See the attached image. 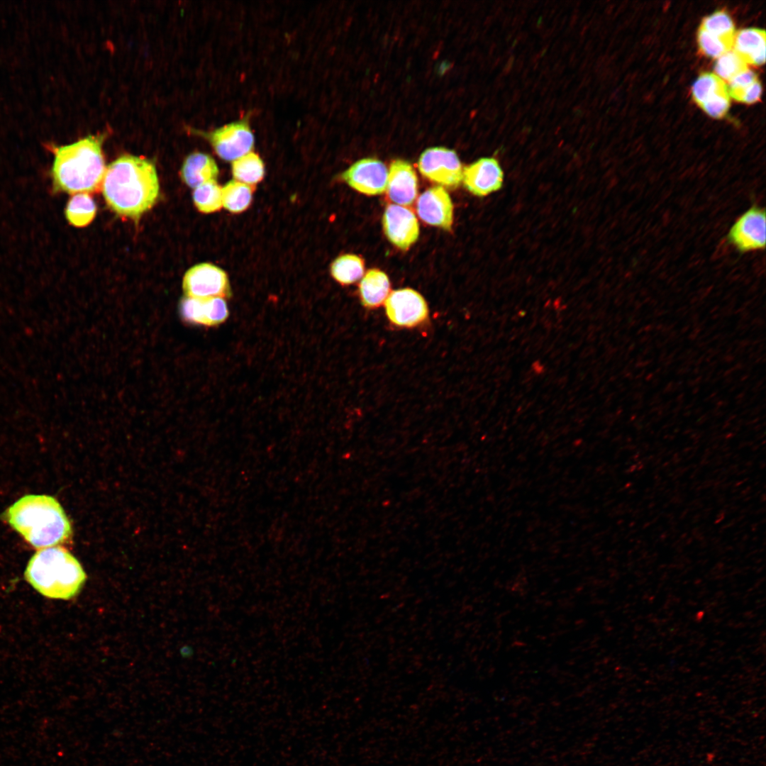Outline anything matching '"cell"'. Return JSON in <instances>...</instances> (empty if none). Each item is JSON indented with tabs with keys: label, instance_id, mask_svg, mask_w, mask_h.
<instances>
[{
	"label": "cell",
	"instance_id": "cell-6",
	"mask_svg": "<svg viewBox=\"0 0 766 766\" xmlns=\"http://www.w3.org/2000/svg\"><path fill=\"white\" fill-rule=\"evenodd\" d=\"M185 296L206 299H229L232 291L228 275L211 263H200L189 268L182 281Z\"/></svg>",
	"mask_w": 766,
	"mask_h": 766
},
{
	"label": "cell",
	"instance_id": "cell-21",
	"mask_svg": "<svg viewBox=\"0 0 766 766\" xmlns=\"http://www.w3.org/2000/svg\"><path fill=\"white\" fill-rule=\"evenodd\" d=\"M252 192L253 187L231 180L222 188L223 206L231 213H241L250 205Z\"/></svg>",
	"mask_w": 766,
	"mask_h": 766
},
{
	"label": "cell",
	"instance_id": "cell-1",
	"mask_svg": "<svg viewBox=\"0 0 766 766\" xmlns=\"http://www.w3.org/2000/svg\"><path fill=\"white\" fill-rule=\"evenodd\" d=\"M102 192L113 212L138 221L159 197V179L154 163L143 157L120 156L106 168Z\"/></svg>",
	"mask_w": 766,
	"mask_h": 766
},
{
	"label": "cell",
	"instance_id": "cell-29",
	"mask_svg": "<svg viewBox=\"0 0 766 766\" xmlns=\"http://www.w3.org/2000/svg\"><path fill=\"white\" fill-rule=\"evenodd\" d=\"M755 81L756 74L748 68L739 72L728 81L727 88L729 96L736 100L740 93Z\"/></svg>",
	"mask_w": 766,
	"mask_h": 766
},
{
	"label": "cell",
	"instance_id": "cell-24",
	"mask_svg": "<svg viewBox=\"0 0 766 766\" xmlns=\"http://www.w3.org/2000/svg\"><path fill=\"white\" fill-rule=\"evenodd\" d=\"M726 90L724 81L715 74L704 73L694 82L692 92L694 101L701 106L716 94Z\"/></svg>",
	"mask_w": 766,
	"mask_h": 766
},
{
	"label": "cell",
	"instance_id": "cell-5",
	"mask_svg": "<svg viewBox=\"0 0 766 766\" xmlns=\"http://www.w3.org/2000/svg\"><path fill=\"white\" fill-rule=\"evenodd\" d=\"M200 134L209 141L218 156L228 162H233L252 152L255 144L248 118L235 121Z\"/></svg>",
	"mask_w": 766,
	"mask_h": 766
},
{
	"label": "cell",
	"instance_id": "cell-20",
	"mask_svg": "<svg viewBox=\"0 0 766 766\" xmlns=\"http://www.w3.org/2000/svg\"><path fill=\"white\" fill-rule=\"evenodd\" d=\"M65 213L71 225L74 227H84L94 218L96 206L88 193H78L70 199Z\"/></svg>",
	"mask_w": 766,
	"mask_h": 766
},
{
	"label": "cell",
	"instance_id": "cell-19",
	"mask_svg": "<svg viewBox=\"0 0 766 766\" xmlns=\"http://www.w3.org/2000/svg\"><path fill=\"white\" fill-rule=\"evenodd\" d=\"M232 174L235 181L254 187L265 176V165L252 151L233 162Z\"/></svg>",
	"mask_w": 766,
	"mask_h": 766
},
{
	"label": "cell",
	"instance_id": "cell-28",
	"mask_svg": "<svg viewBox=\"0 0 766 766\" xmlns=\"http://www.w3.org/2000/svg\"><path fill=\"white\" fill-rule=\"evenodd\" d=\"M730 96L728 90L718 93L701 105L704 111L713 118L723 117L728 110Z\"/></svg>",
	"mask_w": 766,
	"mask_h": 766
},
{
	"label": "cell",
	"instance_id": "cell-12",
	"mask_svg": "<svg viewBox=\"0 0 766 766\" xmlns=\"http://www.w3.org/2000/svg\"><path fill=\"white\" fill-rule=\"evenodd\" d=\"M418 217L427 224L450 231L453 222V204L444 187L435 186L423 192L416 201Z\"/></svg>",
	"mask_w": 766,
	"mask_h": 766
},
{
	"label": "cell",
	"instance_id": "cell-13",
	"mask_svg": "<svg viewBox=\"0 0 766 766\" xmlns=\"http://www.w3.org/2000/svg\"><path fill=\"white\" fill-rule=\"evenodd\" d=\"M179 313L183 322L206 327H213L225 322L229 311L225 299H206L184 296L180 301Z\"/></svg>",
	"mask_w": 766,
	"mask_h": 766
},
{
	"label": "cell",
	"instance_id": "cell-9",
	"mask_svg": "<svg viewBox=\"0 0 766 766\" xmlns=\"http://www.w3.org/2000/svg\"><path fill=\"white\" fill-rule=\"evenodd\" d=\"M384 305L388 319L399 327H415L423 323L428 316V308L424 298L411 288L392 292Z\"/></svg>",
	"mask_w": 766,
	"mask_h": 766
},
{
	"label": "cell",
	"instance_id": "cell-18",
	"mask_svg": "<svg viewBox=\"0 0 766 766\" xmlns=\"http://www.w3.org/2000/svg\"><path fill=\"white\" fill-rule=\"evenodd\" d=\"M390 282L388 276L378 269H370L359 284L361 302L365 307L374 309L382 305L389 294Z\"/></svg>",
	"mask_w": 766,
	"mask_h": 766
},
{
	"label": "cell",
	"instance_id": "cell-23",
	"mask_svg": "<svg viewBox=\"0 0 766 766\" xmlns=\"http://www.w3.org/2000/svg\"><path fill=\"white\" fill-rule=\"evenodd\" d=\"M194 203L197 209L204 213L218 211L222 206V188L216 180L206 182L193 192Z\"/></svg>",
	"mask_w": 766,
	"mask_h": 766
},
{
	"label": "cell",
	"instance_id": "cell-7",
	"mask_svg": "<svg viewBox=\"0 0 766 766\" xmlns=\"http://www.w3.org/2000/svg\"><path fill=\"white\" fill-rule=\"evenodd\" d=\"M765 240V209L757 204L740 214L726 235L727 243L740 254L764 250Z\"/></svg>",
	"mask_w": 766,
	"mask_h": 766
},
{
	"label": "cell",
	"instance_id": "cell-26",
	"mask_svg": "<svg viewBox=\"0 0 766 766\" xmlns=\"http://www.w3.org/2000/svg\"><path fill=\"white\" fill-rule=\"evenodd\" d=\"M746 69L745 61L731 49L718 58L714 67L716 75L723 81H729L735 75Z\"/></svg>",
	"mask_w": 766,
	"mask_h": 766
},
{
	"label": "cell",
	"instance_id": "cell-3",
	"mask_svg": "<svg viewBox=\"0 0 766 766\" xmlns=\"http://www.w3.org/2000/svg\"><path fill=\"white\" fill-rule=\"evenodd\" d=\"M104 135H89L70 144L50 146L53 153V191L69 194L95 191L102 183L106 166Z\"/></svg>",
	"mask_w": 766,
	"mask_h": 766
},
{
	"label": "cell",
	"instance_id": "cell-4",
	"mask_svg": "<svg viewBox=\"0 0 766 766\" xmlns=\"http://www.w3.org/2000/svg\"><path fill=\"white\" fill-rule=\"evenodd\" d=\"M24 577L42 595L65 600L75 596L86 580L79 562L60 545L38 550L29 560Z\"/></svg>",
	"mask_w": 766,
	"mask_h": 766
},
{
	"label": "cell",
	"instance_id": "cell-22",
	"mask_svg": "<svg viewBox=\"0 0 766 766\" xmlns=\"http://www.w3.org/2000/svg\"><path fill=\"white\" fill-rule=\"evenodd\" d=\"M364 261L354 254H345L337 257L331 266L333 277L345 285L359 280L364 274Z\"/></svg>",
	"mask_w": 766,
	"mask_h": 766
},
{
	"label": "cell",
	"instance_id": "cell-10",
	"mask_svg": "<svg viewBox=\"0 0 766 766\" xmlns=\"http://www.w3.org/2000/svg\"><path fill=\"white\" fill-rule=\"evenodd\" d=\"M341 176L355 190L366 195H379L387 189L388 170L377 159L365 158L353 164Z\"/></svg>",
	"mask_w": 766,
	"mask_h": 766
},
{
	"label": "cell",
	"instance_id": "cell-11",
	"mask_svg": "<svg viewBox=\"0 0 766 766\" xmlns=\"http://www.w3.org/2000/svg\"><path fill=\"white\" fill-rule=\"evenodd\" d=\"M383 229L387 239L402 250H407L419 236V225L413 212L404 206L389 204L382 216Z\"/></svg>",
	"mask_w": 766,
	"mask_h": 766
},
{
	"label": "cell",
	"instance_id": "cell-27",
	"mask_svg": "<svg viewBox=\"0 0 766 766\" xmlns=\"http://www.w3.org/2000/svg\"><path fill=\"white\" fill-rule=\"evenodd\" d=\"M698 43L701 50L708 57L718 58L731 49L733 45L700 28Z\"/></svg>",
	"mask_w": 766,
	"mask_h": 766
},
{
	"label": "cell",
	"instance_id": "cell-15",
	"mask_svg": "<svg viewBox=\"0 0 766 766\" xmlns=\"http://www.w3.org/2000/svg\"><path fill=\"white\" fill-rule=\"evenodd\" d=\"M386 189L393 202L404 206L413 204L418 194V178L410 163L396 160L390 164Z\"/></svg>",
	"mask_w": 766,
	"mask_h": 766
},
{
	"label": "cell",
	"instance_id": "cell-16",
	"mask_svg": "<svg viewBox=\"0 0 766 766\" xmlns=\"http://www.w3.org/2000/svg\"><path fill=\"white\" fill-rule=\"evenodd\" d=\"M219 170L214 159L204 152H194L184 161L181 169L183 182L189 187H196L216 180Z\"/></svg>",
	"mask_w": 766,
	"mask_h": 766
},
{
	"label": "cell",
	"instance_id": "cell-2",
	"mask_svg": "<svg viewBox=\"0 0 766 766\" xmlns=\"http://www.w3.org/2000/svg\"><path fill=\"white\" fill-rule=\"evenodd\" d=\"M30 545L43 549L71 537V523L59 501L45 494H26L0 515Z\"/></svg>",
	"mask_w": 766,
	"mask_h": 766
},
{
	"label": "cell",
	"instance_id": "cell-30",
	"mask_svg": "<svg viewBox=\"0 0 766 766\" xmlns=\"http://www.w3.org/2000/svg\"><path fill=\"white\" fill-rule=\"evenodd\" d=\"M762 93V87L760 82L757 80L751 85L744 89L737 98V101H740L747 104H753L757 101Z\"/></svg>",
	"mask_w": 766,
	"mask_h": 766
},
{
	"label": "cell",
	"instance_id": "cell-8",
	"mask_svg": "<svg viewBox=\"0 0 766 766\" xmlns=\"http://www.w3.org/2000/svg\"><path fill=\"white\" fill-rule=\"evenodd\" d=\"M421 174L431 182L447 188H456L462 180V166L454 150L435 147L426 150L420 156Z\"/></svg>",
	"mask_w": 766,
	"mask_h": 766
},
{
	"label": "cell",
	"instance_id": "cell-25",
	"mask_svg": "<svg viewBox=\"0 0 766 766\" xmlns=\"http://www.w3.org/2000/svg\"><path fill=\"white\" fill-rule=\"evenodd\" d=\"M701 28L733 45L735 27L731 17L724 11H717L705 18Z\"/></svg>",
	"mask_w": 766,
	"mask_h": 766
},
{
	"label": "cell",
	"instance_id": "cell-14",
	"mask_svg": "<svg viewBox=\"0 0 766 766\" xmlns=\"http://www.w3.org/2000/svg\"><path fill=\"white\" fill-rule=\"evenodd\" d=\"M504 174L499 162L493 157L481 158L467 165L462 171L465 187L472 194L484 196L499 190Z\"/></svg>",
	"mask_w": 766,
	"mask_h": 766
},
{
	"label": "cell",
	"instance_id": "cell-17",
	"mask_svg": "<svg viewBox=\"0 0 766 766\" xmlns=\"http://www.w3.org/2000/svg\"><path fill=\"white\" fill-rule=\"evenodd\" d=\"M734 50L746 63L760 65L765 61V33L757 28H746L735 34Z\"/></svg>",
	"mask_w": 766,
	"mask_h": 766
}]
</instances>
